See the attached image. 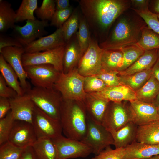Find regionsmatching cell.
<instances>
[{"mask_svg":"<svg viewBox=\"0 0 159 159\" xmlns=\"http://www.w3.org/2000/svg\"><path fill=\"white\" fill-rule=\"evenodd\" d=\"M87 117L83 102L63 99L60 121L66 137L81 141L86 133Z\"/></svg>","mask_w":159,"mask_h":159,"instance_id":"1","label":"cell"},{"mask_svg":"<svg viewBox=\"0 0 159 159\" xmlns=\"http://www.w3.org/2000/svg\"><path fill=\"white\" fill-rule=\"evenodd\" d=\"M79 3L82 15L96 39L116 19L108 0H81Z\"/></svg>","mask_w":159,"mask_h":159,"instance_id":"2","label":"cell"},{"mask_svg":"<svg viewBox=\"0 0 159 159\" xmlns=\"http://www.w3.org/2000/svg\"><path fill=\"white\" fill-rule=\"evenodd\" d=\"M146 26L128 18H121L107 38L99 44L105 50H117L136 44L140 39L141 30Z\"/></svg>","mask_w":159,"mask_h":159,"instance_id":"3","label":"cell"},{"mask_svg":"<svg viewBox=\"0 0 159 159\" xmlns=\"http://www.w3.org/2000/svg\"><path fill=\"white\" fill-rule=\"evenodd\" d=\"M26 93L36 106L52 117L60 120L63 98L60 93L54 87H34Z\"/></svg>","mask_w":159,"mask_h":159,"instance_id":"4","label":"cell"},{"mask_svg":"<svg viewBox=\"0 0 159 159\" xmlns=\"http://www.w3.org/2000/svg\"><path fill=\"white\" fill-rule=\"evenodd\" d=\"M84 80L76 67L67 73L62 72L54 87L63 100L83 102L87 94L84 89Z\"/></svg>","mask_w":159,"mask_h":159,"instance_id":"5","label":"cell"},{"mask_svg":"<svg viewBox=\"0 0 159 159\" xmlns=\"http://www.w3.org/2000/svg\"><path fill=\"white\" fill-rule=\"evenodd\" d=\"M87 123L86 133L81 141L92 148V153L97 155L107 147L113 145L111 133L102 125L95 123L88 116Z\"/></svg>","mask_w":159,"mask_h":159,"instance_id":"6","label":"cell"},{"mask_svg":"<svg viewBox=\"0 0 159 159\" xmlns=\"http://www.w3.org/2000/svg\"><path fill=\"white\" fill-rule=\"evenodd\" d=\"M104 49L96 39L91 37L89 46L81 58L77 68L82 76L96 75L101 72L102 56Z\"/></svg>","mask_w":159,"mask_h":159,"instance_id":"7","label":"cell"},{"mask_svg":"<svg viewBox=\"0 0 159 159\" xmlns=\"http://www.w3.org/2000/svg\"><path fill=\"white\" fill-rule=\"evenodd\" d=\"M52 140L56 149L57 159L85 158L92 152V148L82 141L62 135Z\"/></svg>","mask_w":159,"mask_h":159,"instance_id":"8","label":"cell"},{"mask_svg":"<svg viewBox=\"0 0 159 159\" xmlns=\"http://www.w3.org/2000/svg\"><path fill=\"white\" fill-rule=\"evenodd\" d=\"M32 124L38 139H52L61 135L62 132L59 120L52 117L35 105Z\"/></svg>","mask_w":159,"mask_h":159,"instance_id":"9","label":"cell"},{"mask_svg":"<svg viewBox=\"0 0 159 159\" xmlns=\"http://www.w3.org/2000/svg\"><path fill=\"white\" fill-rule=\"evenodd\" d=\"M28 78L34 87L49 88L54 87L62 72L50 64H42L24 67Z\"/></svg>","mask_w":159,"mask_h":159,"instance_id":"10","label":"cell"},{"mask_svg":"<svg viewBox=\"0 0 159 159\" xmlns=\"http://www.w3.org/2000/svg\"><path fill=\"white\" fill-rule=\"evenodd\" d=\"M26 22L22 26L15 25L11 34L23 47L46 35L45 28L49 26L48 21L36 19Z\"/></svg>","mask_w":159,"mask_h":159,"instance_id":"11","label":"cell"},{"mask_svg":"<svg viewBox=\"0 0 159 159\" xmlns=\"http://www.w3.org/2000/svg\"><path fill=\"white\" fill-rule=\"evenodd\" d=\"M65 45L44 52L24 53L22 57L23 66L50 64L58 70L62 72Z\"/></svg>","mask_w":159,"mask_h":159,"instance_id":"12","label":"cell"},{"mask_svg":"<svg viewBox=\"0 0 159 159\" xmlns=\"http://www.w3.org/2000/svg\"><path fill=\"white\" fill-rule=\"evenodd\" d=\"M131 122L129 107L120 102H110L102 125L110 132L117 131Z\"/></svg>","mask_w":159,"mask_h":159,"instance_id":"13","label":"cell"},{"mask_svg":"<svg viewBox=\"0 0 159 159\" xmlns=\"http://www.w3.org/2000/svg\"><path fill=\"white\" fill-rule=\"evenodd\" d=\"M37 139L32 123L15 120L8 141L16 146L25 148L32 146Z\"/></svg>","mask_w":159,"mask_h":159,"instance_id":"14","label":"cell"},{"mask_svg":"<svg viewBox=\"0 0 159 159\" xmlns=\"http://www.w3.org/2000/svg\"><path fill=\"white\" fill-rule=\"evenodd\" d=\"M25 53L23 47L11 46L3 48L0 53L10 65L18 76L21 87L25 93L31 89L26 79L28 78L23 66L22 57Z\"/></svg>","mask_w":159,"mask_h":159,"instance_id":"15","label":"cell"},{"mask_svg":"<svg viewBox=\"0 0 159 159\" xmlns=\"http://www.w3.org/2000/svg\"><path fill=\"white\" fill-rule=\"evenodd\" d=\"M129 102V107L131 122L137 126L159 120L158 107L153 103L137 100Z\"/></svg>","mask_w":159,"mask_h":159,"instance_id":"16","label":"cell"},{"mask_svg":"<svg viewBox=\"0 0 159 159\" xmlns=\"http://www.w3.org/2000/svg\"><path fill=\"white\" fill-rule=\"evenodd\" d=\"M62 26L53 33L43 37L24 47L25 53L44 52L66 45Z\"/></svg>","mask_w":159,"mask_h":159,"instance_id":"17","label":"cell"},{"mask_svg":"<svg viewBox=\"0 0 159 159\" xmlns=\"http://www.w3.org/2000/svg\"><path fill=\"white\" fill-rule=\"evenodd\" d=\"M9 99L11 110L14 119L32 123L35 105L29 95L25 93Z\"/></svg>","mask_w":159,"mask_h":159,"instance_id":"18","label":"cell"},{"mask_svg":"<svg viewBox=\"0 0 159 159\" xmlns=\"http://www.w3.org/2000/svg\"><path fill=\"white\" fill-rule=\"evenodd\" d=\"M90 94L109 102H120L123 100L130 101L137 100L135 92L128 87L122 84L107 87L100 92Z\"/></svg>","mask_w":159,"mask_h":159,"instance_id":"19","label":"cell"},{"mask_svg":"<svg viewBox=\"0 0 159 159\" xmlns=\"http://www.w3.org/2000/svg\"><path fill=\"white\" fill-rule=\"evenodd\" d=\"M159 154V144L152 145L135 141L124 148L122 159H145Z\"/></svg>","mask_w":159,"mask_h":159,"instance_id":"20","label":"cell"},{"mask_svg":"<svg viewBox=\"0 0 159 159\" xmlns=\"http://www.w3.org/2000/svg\"><path fill=\"white\" fill-rule=\"evenodd\" d=\"M82 55L75 34L65 45L62 72L67 73L76 68Z\"/></svg>","mask_w":159,"mask_h":159,"instance_id":"21","label":"cell"},{"mask_svg":"<svg viewBox=\"0 0 159 159\" xmlns=\"http://www.w3.org/2000/svg\"><path fill=\"white\" fill-rule=\"evenodd\" d=\"M87 116L95 123L102 125V122L110 102L87 93L83 102Z\"/></svg>","mask_w":159,"mask_h":159,"instance_id":"22","label":"cell"},{"mask_svg":"<svg viewBox=\"0 0 159 159\" xmlns=\"http://www.w3.org/2000/svg\"><path fill=\"white\" fill-rule=\"evenodd\" d=\"M158 57V49L145 51L135 62L125 70L119 72V75H127L151 69Z\"/></svg>","mask_w":159,"mask_h":159,"instance_id":"23","label":"cell"},{"mask_svg":"<svg viewBox=\"0 0 159 159\" xmlns=\"http://www.w3.org/2000/svg\"><path fill=\"white\" fill-rule=\"evenodd\" d=\"M136 141L147 144H159V120L137 127Z\"/></svg>","mask_w":159,"mask_h":159,"instance_id":"24","label":"cell"},{"mask_svg":"<svg viewBox=\"0 0 159 159\" xmlns=\"http://www.w3.org/2000/svg\"><path fill=\"white\" fill-rule=\"evenodd\" d=\"M138 126L132 122L127 123L119 130L110 132L113 138L116 148H125L136 141Z\"/></svg>","mask_w":159,"mask_h":159,"instance_id":"25","label":"cell"},{"mask_svg":"<svg viewBox=\"0 0 159 159\" xmlns=\"http://www.w3.org/2000/svg\"><path fill=\"white\" fill-rule=\"evenodd\" d=\"M123 60V54L121 49H104L101 58L102 70L118 72L122 64Z\"/></svg>","mask_w":159,"mask_h":159,"instance_id":"26","label":"cell"},{"mask_svg":"<svg viewBox=\"0 0 159 159\" xmlns=\"http://www.w3.org/2000/svg\"><path fill=\"white\" fill-rule=\"evenodd\" d=\"M0 71L7 84L17 93L19 95H24L25 92L18 80L17 74L5 60L2 55L0 54Z\"/></svg>","mask_w":159,"mask_h":159,"instance_id":"27","label":"cell"},{"mask_svg":"<svg viewBox=\"0 0 159 159\" xmlns=\"http://www.w3.org/2000/svg\"><path fill=\"white\" fill-rule=\"evenodd\" d=\"M152 75V68L129 75H119V78L121 84L128 87L135 92L147 82Z\"/></svg>","mask_w":159,"mask_h":159,"instance_id":"28","label":"cell"},{"mask_svg":"<svg viewBox=\"0 0 159 159\" xmlns=\"http://www.w3.org/2000/svg\"><path fill=\"white\" fill-rule=\"evenodd\" d=\"M32 147L38 159H57L56 149L51 139H38Z\"/></svg>","mask_w":159,"mask_h":159,"instance_id":"29","label":"cell"},{"mask_svg":"<svg viewBox=\"0 0 159 159\" xmlns=\"http://www.w3.org/2000/svg\"><path fill=\"white\" fill-rule=\"evenodd\" d=\"M159 92V82L152 75L147 82L135 92L137 100L152 103Z\"/></svg>","mask_w":159,"mask_h":159,"instance_id":"30","label":"cell"},{"mask_svg":"<svg viewBox=\"0 0 159 159\" xmlns=\"http://www.w3.org/2000/svg\"><path fill=\"white\" fill-rule=\"evenodd\" d=\"M16 12L11 3L0 0V32L3 33L15 26Z\"/></svg>","mask_w":159,"mask_h":159,"instance_id":"31","label":"cell"},{"mask_svg":"<svg viewBox=\"0 0 159 159\" xmlns=\"http://www.w3.org/2000/svg\"><path fill=\"white\" fill-rule=\"evenodd\" d=\"M136 44L145 51L159 49V34L145 26L142 29L140 38Z\"/></svg>","mask_w":159,"mask_h":159,"instance_id":"32","label":"cell"},{"mask_svg":"<svg viewBox=\"0 0 159 159\" xmlns=\"http://www.w3.org/2000/svg\"><path fill=\"white\" fill-rule=\"evenodd\" d=\"M37 4V0H23L16 12L15 22L36 19L34 13Z\"/></svg>","mask_w":159,"mask_h":159,"instance_id":"33","label":"cell"},{"mask_svg":"<svg viewBox=\"0 0 159 159\" xmlns=\"http://www.w3.org/2000/svg\"><path fill=\"white\" fill-rule=\"evenodd\" d=\"M120 49L123 53V60L119 72L123 71L127 69L135 62L145 52L136 44L127 46Z\"/></svg>","mask_w":159,"mask_h":159,"instance_id":"34","label":"cell"},{"mask_svg":"<svg viewBox=\"0 0 159 159\" xmlns=\"http://www.w3.org/2000/svg\"><path fill=\"white\" fill-rule=\"evenodd\" d=\"M90 32L85 18L82 15H80L79 27L76 34L83 55L89 46L91 38Z\"/></svg>","mask_w":159,"mask_h":159,"instance_id":"35","label":"cell"},{"mask_svg":"<svg viewBox=\"0 0 159 159\" xmlns=\"http://www.w3.org/2000/svg\"><path fill=\"white\" fill-rule=\"evenodd\" d=\"M80 16L77 9H75L62 26L64 37L66 43L76 33L78 29Z\"/></svg>","mask_w":159,"mask_h":159,"instance_id":"36","label":"cell"},{"mask_svg":"<svg viewBox=\"0 0 159 159\" xmlns=\"http://www.w3.org/2000/svg\"><path fill=\"white\" fill-rule=\"evenodd\" d=\"M25 148L16 146L7 141L0 145V159H21Z\"/></svg>","mask_w":159,"mask_h":159,"instance_id":"37","label":"cell"},{"mask_svg":"<svg viewBox=\"0 0 159 159\" xmlns=\"http://www.w3.org/2000/svg\"><path fill=\"white\" fill-rule=\"evenodd\" d=\"M56 11L55 0H43L35 11L37 17L42 21L51 20Z\"/></svg>","mask_w":159,"mask_h":159,"instance_id":"38","label":"cell"},{"mask_svg":"<svg viewBox=\"0 0 159 159\" xmlns=\"http://www.w3.org/2000/svg\"><path fill=\"white\" fill-rule=\"evenodd\" d=\"M15 120L11 110L0 119V145L8 141Z\"/></svg>","mask_w":159,"mask_h":159,"instance_id":"39","label":"cell"},{"mask_svg":"<svg viewBox=\"0 0 159 159\" xmlns=\"http://www.w3.org/2000/svg\"><path fill=\"white\" fill-rule=\"evenodd\" d=\"M107 87L105 83L95 75L84 77V89L87 93L99 92Z\"/></svg>","mask_w":159,"mask_h":159,"instance_id":"40","label":"cell"},{"mask_svg":"<svg viewBox=\"0 0 159 159\" xmlns=\"http://www.w3.org/2000/svg\"><path fill=\"white\" fill-rule=\"evenodd\" d=\"M132 9L143 19L149 28L159 34V20L156 14L149 9L143 10H138L133 8Z\"/></svg>","mask_w":159,"mask_h":159,"instance_id":"41","label":"cell"},{"mask_svg":"<svg viewBox=\"0 0 159 159\" xmlns=\"http://www.w3.org/2000/svg\"><path fill=\"white\" fill-rule=\"evenodd\" d=\"M71 6L68 8L60 10H56L51 20L50 25L59 28L62 26L69 18L73 11Z\"/></svg>","mask_w":159,"mask_h":159,"instance_id":"42","label":"cell"},{"mask_svg":"<svg viewBox=\"0 0 159 159\" xmlns=\"http://www.w3.org/2000/svg\"><path fill=\"white\" fill-rule=\"evenodd\" d=\"M124 152V148L113 149L109 146L95 155L92 159H122Z\"/></svg>","mask_w":159,"mask_h":159,"instance_id":"43","label":"cell"},{"mask_svg":"<svg viewBox=\"0 0 159 159\" xmlns=\"http://www.w3.org/2000/svg\"><path fill=\"white\" fill-rule=\"evenodd\" d=\"M119 72L106 71L102 70L99 74L95 75L101 79L107 87L116 86L121 85L119 78Z\"/></svg>","mask_w":159,"mask_h":159,"instance_id":"44","label":"cell"},{"mask_svg":"<svg viewBox=\"0 0 159 159\" xmlns=\"http://www.w3.org/2000/svg\"><path fill=\"white\" fill-rule=\"evenodd\" d=\"M17 95L16 92L7 84L3 76L0 74V97L10 99Z\"/></svg>","mask_w":159,"mask_h":159,"instance_id":"45","label":"cell"},{"mask_svg":"<svg viewBox=\"0 0 159 159\" xmlns=\"http://www.w3.org/2000/svg\"><path fill=\"white\" fill-rule=\"evenodd\" d=\"M15 46L23 47L20 43L14 37L1 33L0 34V51L4 48Z\"/></svg>","mask_w":159,"mask_h":159,"instance_id":"46","label":"cell"},{"mask_svg":"<svg viewBox=\"0 0 159 159\" xmlns=\"http://www.w3.org/2000/svg\"><path fill=\"white\" fill-rule=\"evenodd\" d=\"M11 109L10 99L0 97V119L4 117Z\"/></svg>","mask_w":159,"mask_h":159,"instance_id":"47","label":"cell"},{"mask_svg":"<svg viewBox=\"0 0 159 159\" xmlns=\"http://www.w3.org/2000/svg\"><path fill=\"white\" fill-rule=\"evenodd\" d=\"M131 2L135 8V9L143 10L148 9L149 1L147 0H132Z\"/></svg>","mask_w":159,"mask_h":159,"instance_id":"48","label":"cell"},{"mask_svg":"<svg viewBox=\"0 0 159 159\" xmlns=\"http://www.w3.org/2000/svg\"><path fill=\"white\" fill-rule=\"evenodd\" d=\"M21 159H38L36 155L32 146L25 148Z\"/></svg>","mask_w":159,"mask_h":159,"instance_id":"49","label":"cell"},{"mask_svg":"<svg viewBox=\"0 0 159 159\" xmlns=\"http://www.w3.org/2000/svg\"><path fill=\"white\" fill-rule=\"evenodd\" d=\"M55 2L56 11L65 9L71 6L68 0H56Z\"/></svg>","mask_w":159,"mask_h":159,"instance_id":"50","label":"cell"},{"mask_svg":"<svg viewBox=\"0 0 159 159\" xmlns=\"http://www.w3.org/2000/svg\"><path fill=\"white\" fill-rule=\"evenodd\" d=\"M152 75L159 82V55L158 59L152 68Z\"/></svg>","mask_w":159,"mask_h":159,"instance_id":"51","label":"cell"},{"mask_svg":"<svg viewBox=\"0 0 159 159\" xmlns=\"http://www.w3.org/2000/svg\"><path fill=\"white\" fill-rule=\"evenodd\" d=\"M153 9L154 12L156 14H159V0L153 1Z\"/></svg>","mask_w":159,"mask_h":159,"instance_id":"52","label":"cell"},{"mask_svg":"<svg viewBox=\"0 0 159 159\" xmlns=\"http://www.w3.org/2000/svg\"><path fill=\"white\" fill-rule=\"evenodd\" d=\"M153 103L157 107H159V92L154 100Z\"/></svg>","mask_w":159,"mask_h":159,"instance_id":"53","label":"cell"},{"mask_svg":"<svg viewBox=\"0 0 159 159\" xmlns=\"http://www.w3.org/2000/svg\"><path fill=\"white\" fill-rule=\"evenodd\" d=\"M145 159H159V154L154 155L150 158Z\"/></svg>","mask_w":159,"mask_h":159,"instance_id":"54","label":"cell"},{"mask_svg":"<svg viewBox=\"0 0 159 159\" xmlns=\"http://www.w3.org/2000/svg\"><path fill=\"white\" fill-rule=\"evenodd\" d=\"M157 17H158V19L159 20V14H157Z\"/></svg>","mask_w":159,"mask_h":159,"instance_id":"55","label":"cell"},{"mask_svg":"<svg viewBox=\"0 0 159 159\" xmlns=\"http://www.w3.org/2000/svg\"><path fill=\"white\" fill-rule=\"evenodd\" d=\"M158 112L159 115V107H158Z\"/></svg>","mask_w":159,"mask_h":159,"instance_id":"56","label":"cell"},{"mask_svg":"<svg viewBox=\"0 0 159 159\" xmlns=\"http://www.w3.org/2000/svg\"><path fill=\"white\" fill-rule=\"evenodd\" d=\"M158 54L159 55V49H158Z\"/></svg>","mask_w":159,"mask_h":159,"instance_id":"57","label":"cell"}]
</instances>
